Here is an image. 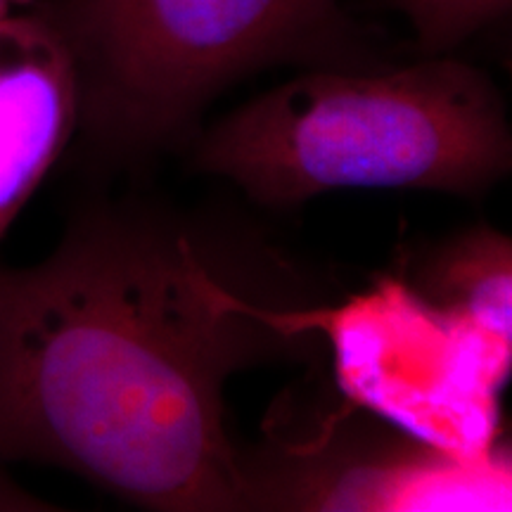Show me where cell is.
<instances>
[{"mask_svg":"<svg viewBox=\"0 0 512 512\" xmlns=\"http://www.w3.org/2000/svg\"><path fill=\"white\" fill-rule=\"evenodd\" d=\"M512 0H384L406 17L422 55L441 57L510 12Z\"/></svg>","mask_w":512,"mask_h":512,"instance_id":"7","label":"cell"},{"mask_svg":"<svg viewBox=\"0 0 512 512\" xmlns=\"http://www.w3.org/2000/svg\"><path fill=\"white\" fill-rule=\"evenodd\" d=\"M79 124L72 57L34 12L0 22V242Z\"/></svg>","mask_w":512,"mask_h":512,"instance_id":"5","label":"cell"},{"mask_svg":"<svg viewBox=\"0 0 512 512\" xmlns=\"http://www.w3.org/2000/svg\"><path fill=\"white\" fill-rule=\"evenodd\" d=\"M242 510H501L508 467L358 420L240 453Z\"/></svg>","mask_w":512,"mask_h":512,"instance_id":"4","label":"cell"},{"mask_svg":"<svg viewBox=\"0 0 512 512\" xmlns=\"http://www.w3.org/2000/svg\"><path fill=\"white\" fill-rule=\"evenodd\" d=\"M510 162L501 93L446 55L401 69H311L192 140L197 171L273 209L344 188L479 197Z\"/></svg>","mask_w":512,"mask_h":512,"instance_id":"2","label":"cell"},{"mask_svg":"<svg viewBox=\"0 0 512 512\" xmlns=\"http://www.w3.org/2000/svg\"><path fill=\"white\" fill-rule=\"evenodd\" d=\"M311 292L235 221L91 204L46 259L0 271V460L60 467L140 508L242 510L223 392L304 356Z\"/></svg>","mask_w":512,"mask_h":512,"instance_id":"1","label":"cell"},{"mask_svg":"<svg viewBox=\"0 0 512 512\" xmlns=\"http://www.w3.org/2000/svg\"><path fill=\"white\" fill-rule=\"evenodd\" d=\"M72 57L83 150L131 169L178 150L230 83L297 62L375 69L339 0H31Z\"/></svg>","mask_w":512,"mask_h":512,"instance_id":"3","label":"cell"},{"mask_svg":"<svg viewBox=\"0 0 512 512\" xmlns=\"http://www.w3.org/2000/svg\"><path fill=\"white\" fill-rule=\"evenodd\" d=\"M510 266L508 235L472 228L425 254L415 271V294L448 323L510 358Z\"/></svg>","mask_w":512,"mask_h":512,"instance_id":"6","label":"cell"},{"mask_svg":"<svg viewBox=\"0 0 512 512\" xmlns=\"http://www.w3.org/2000/svg\"><path fill=\"white\" fill-rule=\"evenodd\" d=\"M22 3H31V0H0V22H3L5 17L15 15V8Z\"/></svg>","mask_w":512,"mask_h":512,"instance_id":"8","label":"cell"}]
</instances>
